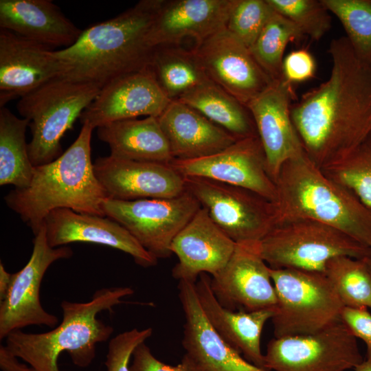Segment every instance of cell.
I'll use <instances>...</instances> for the list:
<instances>
[{"label": "cell", "mask_w": 371, "mask_h": 371, "mask_svg": "<svg viewBox=\"0 0 371 371\" xmlns=\"http://www.w3.org/2000/svg\"><path fill=\"white\" fill-rule=\"evenodd\" d=\"M327 80L291 105V117L308 157L322 168L353 150L371 133V65L346 36L333 39Z\"/></svg>", "instance_id": "1"}, {"label": "cell", "mask_w": 371, "mask_h": 371, "mask_svg": "<svg viewBox=\"0 0 371 371\" xmlns=\"http://www.w3.org/2000/svg\"><path fill=\"white\" fill-rule=\"evenodd\" d=\"M159 0H142L116 16L82 30L69 47L54 50L61 76L101 88L114 78L148 67V35Z\"/></svg>", "instance_id": "2"}, {"label": "cell", "mask_w": 371, "mask_h": 371, "mask_svg": "<svg viewBox=\"0 0 371 371\" xmlns=\"http://www.w3.org/2000/svg\"><path fill=\"white\" fill-rule=\"evenodd\" d=\"M94 128L82 124L78 137L50 163L34 166L25 188H14L5 196L7 205L18 214L34 235L54 210L106 216L102 203L107 194L97 179L91 161V140Z\"/></svg>", "instance_id": "3"}, {"label": "cell", "mask_w": 371, "mask_h": 371, "mask_svg": "<svg viewBox=\"0 0 371 371\" xmlns=\"http://www.w3.org/2000/svg\"><path fill=\"white\" fill-rule=\"evenodd\" d=\"M275 183L278 224L314 220L371 247V209L347 188L326 176L306 153L286 161Z\"/></svg>", "instance_id": "4"}, {"label": "cell", "mask_w": 371, "mask_h": 371, "mask_svg": "<svg viewBox=\"0 0 371 371\" xmlns=\"http://www.w3.org/2000/svg\"><path fill=\"white\" fill-rule=\"evenodd\" d=\"M133 293L128 286L111 287L96 291L86 302L63 300V319L56 328L41 333L14 330L5 338V346L34 371H60L58 359L63 352L76 366L86 368L95 357L96 345L107 341L114 330L98 315L111 311Z\"/></svg>", "instance_id": "5"}, {"label": "cell", "mask_w": 371, "mask_h": 371, "mask_svg": "<svg viewBox=\"0 0 371 371\" xmlns=\"http://www.w3.org/2000/svg\"><path fill=\"white\" fill-rule=\"evenodd\" d=\"M101 87L62 76L55 78L19 99L16 109L30 121L28 153L34 166L52 162L63 153L60 140Z\"/></svg>", "instance_id": "6"}, {"label": "cell", "mask_w": 371, "mask_h": 371, "mask_svg": "<svg viewBox=\"0 0 371 371\" xmlns=\"http://www.w3.org/2000/svg\"><path fill=\"white\" fill-rule=\"evenodd\" d=\"M277 296L271 318L275 338L306 335L341 321L344 307L323 272L271 269Z\"/></svg>", "instance_id": "7"}, {"label": "cell", "mask_w": 371, "mask_h": 371, "mask_svg": "<svg viewBox=\"0 0 371 371\" xmlns=\"http://www.w3.org/2000/svg\"><path fill=\"white\" fill-rule=\"evenodd\" d=\"M260 254L271 269L324 271L332 258L346 256L363 259L368 247L342 231L311 219L277 224L260 242Z\"/></svg>", "instance_id": "8"}, {"label": "cell", "mask_w": 371, "mask_h": 371, "mask_svg": "<svg viewBox=\"0 0 371 371\" xmlns=\"http://www.w3.org/2000/svg\"><path fill=\"white\" fill-rule=\"evenodd\" d=\"M183 177L186 190L236 243L260 242L278 224L274 202L254 191L207 178Z\"/></svg>", "instance_id": "9"}, {"label": "cell", "mask_w": 371, "mask_h": 371, "mask_svg": "<svg viewBox=\"0 0 371 371\" xmlns=\"http://www.w3.org/2000/svg\"><path fill=\"white\" fill-rule=\"evenodd\" d=\"M201 207L186 190L171 199L106 198L102 203L105 216L124 227L157 260L172 254L170 246L174 238Z\"/></svg>", "instance_id": "10"}, {"label": "cell", "mask_w": 371, "mask_h": 371, "mask_svg": "<svg viewBox=\"0 0 371 371\" xmlns=\"http://www.w3.org/2000/svg\"><path fill=\"white\" fill-rule=\"evenodd\" d=\"M264 357L268 371H347L363 361L357 339L341 320L313 334L274 337Z\"/></svg>", "instance_id": "11"}, {"label": "cell", "mask_w": 371, "mask_h": 371, "mask_svg": "<svg viewBox=\"0 0 371 371\" xmlns=\"http://www.w3.org/2000/svg\"><path fill=\"white\" fill-rule=\"evenodd\" d=\"M33 250L27 264L12 273L10 289L0 302V339L12 332L31 325L54 327L57 317L47 312L40 300L43 276L55 261L69 258L72 254L67 246L52 247L43 225L34 235Z\"/></svg>", "instance_id": "12"}, {"label": "cell", "mask_w": 371, "mask_h": 371, "mask_svg": "<svg viewBox=\"0 0 371 371\" xmlns=\"http://www.w3.org/2000/svg\"><path fill=\"white\" fill-rule=\"evenodd\" d=\"M170 165L183 177H198L242 187L275 202L276 186L267 166L258 135L237 139L223 150L201 158Z\"/></svg>", "instance_id": "13"}, {"label": "cell", "mask_w": 371, "mask_h": 371, "mask_svg": "<svg viewBox=\"0 0 371 371\" xmlns=\"http://www.w3.org/2000/svg\"><path fill=\"white\" fill-rule=\"evenodd\" d=\"M192 49L209 79L246 106L273 82L226 27Z\"/></svg>", "instance_id": "14"}, {"label": "cell", "mask_w": 371, "mask_h": 371, "mask_svg": "<svg viewBox=\"0 0 371 371\" xmlns=\"http://www.w3.org/2000/svg\"><path fill=\"white\" fill-rule=\"evenodd\" d=\"M211 289L225 308L252 311L276 308L277 296L270 267L258 243H236L226 265L211 277Z\"/></svg>", "instance_id": "15"}, {"label": "cell", "mask_w": 371, "mask_h": 371, "mask_svg": "<svg viewBox=\"0 0 371 371\" xmlns=\"http://www.w3.org/2000/svg\"><path fill=\"white\" fill-rule=\"evenodd\" d=\"M172 100L146 67L117 77L103 86L79 119L93 128L140 116L158 117Z\"/></svg>", "instance_id": "16"}, {"label": "cell", "mask_w": 371, "mask_h": 371, "mask_svg": "<svg viewBox=\"0 0 371 371\" xmlns=\"http://www.w3.org/2000/svg\"><path fill=\"white\" fill-rule=\"evenodd\" d=\"M294 95L292 84L282 76L247 105L274 182L286 161L306 153L291 117Z\"/></svg>", "instance_id": "17"}, {"label": "cell", "mask_w": 371, "mask_h": 371, "mask_svg": "<svg viewBox=\"0 0 371 371\" xmlns=\"http://www.w3.org/2000/svg\"><path fill=\"white\" fill-rule=\"evenodd\" d=\"M93 166L107 198L122 201L171 199L186 192L184 177L170 164L109 155L98 158Z\"/></svg>", "instance_id": "18"}, {"label": "cell", "mask_w": 371, "mask_h": 371, "mask_svg": "<svg viewBox=\"0 0 371 371\" xmlns=\"http://www.w3.org/2000/svg\"><path fill=\"white\" fill-rule=\"evenodd\" d=\"M53 51L0 29V107L61 76Z\"/></svg>", "instance_id": "19"}, {"label": "cell", "mask_w": 371, "mask_h": 371, "mask_svg": "<svg viewBox=\"0 0 371 371\" xmlns=\"http://www.w3.org/2000/svg\"><path fill=\"white\" fill-rule=\"evenodd\" d=\"M236 244L201 207L171 244L178 258L173 278L195 284L202 273L216 275L230 259Z\"/></svg>", "instance_id": "20"}, {"label": "cell", "mask_w": 371, "mask_h": 371, "mask_svg": "<svg viewBox=\"0 0 371 371\" xmlns=\"http://www.w3.org/2000/svg\"><path fill=\"white\" fill-rule=\"evenodd\" d=\"M233 0H159L148 41L152 48L179 45L186 37L196 44L226 27Z\"/></svg>", "instance_id": "21"}, {"label": "cell", "mask_w": 371, "mask_h": 371, "mask_svg": "<svg viewBox=\"0 0 371 371\" xmlns=\"http://www.w3.org/2000/svg\"><path fill=\"white\" fill-rule=\"evenodd\" d=\"M46 237L52 247L84 242L105 245L130 255L144 267L155 266L157 259L146 251L122 225L107 216L81 214L60 208L44 221Z\"/></svg>", "instance_id": "22"}, {"label": "cell", "mask_w": 371, "mask_h": 371, "mask_svg": "<svg viewBox=\"0 0 371 371\" xmlns=\"http://www.w3.org/2000/svg\"><path fill=\"white\" fill-rule=\"evenodd\" d=\"M194 283L179 281L184 313L183 347L205 371H268L247 361L211 326L198 300Z\"/></svg>", "instance_id": "23"}, {"label": "cell", "mask_w": 371, "mask_h": 371, "mask_svg": "<svg viewBox=\"0 0 371 371\" xmlns=\"http://www.w3.org/2000/svg\"><path fill=\"white\" fill-rule=\"evenodd\" d=\"M211 277L202 273L194 286L199 302L207 319L229 345L251 363L265 368L260 347L261 335L267 322L274 316L276 308L252 311L223 307L210 286Z\"/></svg>", "instance_id": "24"}, {"label": "cell", "mask_w": 371, "mask_h": 371, "mask_svg": "<svg viewBox=\"0 0 371 371\" xmlns=\"http://www.w3.org/2000/svg\"><path fill=\"white\" fill-rule=\"evenodd\" d=\"M157 119L175 159L207 157L238 139L198 111L177 100H172Z\"/></svg>", "instance_id": "25"}, {"label": "cell", "mask_w": 371, "mask_h": 371, "mask_svg": "<svg viewBox=\"0 0 371 371\" xmlns=\"http://www.w3.org/2000/svg\"><path fill=\"white\" fill-rule=\"evenodd\" d=\"M0 27L51 49L69 47L82 32L51 0H0Z\"/></svg>", "instance_id": "26"}, {"label": "cell", "mask_w": 371, "mask_h": 371, "mask_svg": "<svg viewBox=\"0 0 371 371\" xmlns=\"http://www.w3.org/2000/svg\"><path fill=\"white\" fill-rule=\"evenodd\" d=\"M97 129L99 139L109 145L110 155L115 157L161 164L173 159L157 117L123 120Z\"/></svg>", "instance_id": "27"}, {"label": "cell", "mask_w": 371, "mask_h": 371, "mask_svg": "<svg viewBox=\"0 0 371 371\" xmlns=\"http://www.w3.org/2000/svg\"><path fill=\"white\" fill-rule=\"evenodd\" d=\"M177 101L198 111L237 139L258 135L248 108L210 80Z\"/></svg>", "instance_id": "28"}, {"label": "cell", "mask_w": 371, "mask_h": 371, "mask_svg": "<svg viewBox=\"0 0 371 371\" xmlns=\"http://www.w3.org/2000/svg\"><path fill=\"white\" fill-rule=\"evenodd\" d=\"M148 67L172 101L210 80L193 49L178 45L153 48Z\"/></svg>", "instance_id": "29"}, {"label": "cell", "mask_w": 371, "mask_h": 371, "mask_svg": "<svg viewBox=\"0 0 371 371\" xmlns=\"http://www.w3.org/2000/svg\"><path fill=\"white\" fill-rule=\"evenodd\" d=\"M30 121L19 118L8 108L0 107V185L16 188L27 186L33 176L26 142Z\"/></svg>", "instance_id": "30"}, {"label": "cell", "mask_w": 371, "mask_h": 371, "mask_svg": "<svg viewBox=\"0 0 371 371\" xmlns=\"http://www.w3.org/2000/svg\"><path fill=\"white\" fill-rule=\"evenodd\" d=\"M324 273L344 306L371 308V273L366 258L335 257Z\"/></svg>", "instance_id": "31"}, {"label": "cell", "mask_w": 371, "mask_h": 371, "mask_svg": "<svg viewBox=\"0 0 371 371\" xmlns=\"http://www.w3.org/2000/svg\"><path fill=\"white\" fill-rule=\"evenodd\" d=\"M304 36L294 23L275 11L249 49L263 71L276 81L282 77L286 45Z\"/></svg>", "instance_id": "32"}, {"label": "cell", "mask_w": 371, "mask_h": 371, "mask_svg": "<svg viewBox=\"0 0 371 371\" xmlns=\"http://www.w3.org/2000/svg\"><path fill=\"white\" fill-rule=\"evenodd\" d=\"M321 169L371 209V133L348 155Z\"/></svg>", "instance_id": "33"}, {"label": "cell", "mask_w": 371, "mask_h": 371, "mask_svg": "<svg viewBox=\"0 0 371 371\" xmlns=\"http://www.w3.org/2000/svg\"><path fill=\"white\" fill-rule=\"evenodd\" d=\"M341 22L357 56L371 65V0H321Z\"/></svg>", "instance_id": "34"}, {"label": "cell", "mask_w": 371, "mask_h": 371, "mask_svg": "<svg viewBox=\"0 0 371 371\" xmlns=\"http://www.w3.org/2000/svg\"><path fill=\"white\" fill-rule=\"evenodd\" d=\"M278 14L312 40H320L331 26L330 12L321 0H267Z\"/></svg>", "instance_id": "35"}, {"label": "cell", "mask_w": 371, "mask_h": 371, "mask_svg": "<svg viewBox=\"0 0 371 371\" xmlns=\"http://www.w3.org/2000/svg\"><path fill=\"white\" fill-rule=\"evenodd\" d=\"M274 12L267 0H233L226 29L250 48Z\"/></svg>", "instance_id": "36"}, {"label": "cell", "mask_w": 371, "mask_h": 371, "mask_svg": "<svg viewBox=\"0 0 371 371\" xmlns=\"http://www.w3.org/2000/svg\"><path fill=\"white\" fill-rule=\"evenodd\" d=\"M153 329L133 328L121 333L111 339L104 362L106 371H130V359L135 348L146 341Z\"/></svg>", "instance_id": "37"}, {"label": "cell", "mask_w": 371, "mask_h": 371, "mask_svg": "<svg viewBox=\"0 0 371 371\" xmlns=\"http://www.w3.org/2000/svg\"><path fill=\"white\" fill-rule=\"evenodd\" d=\"M130 371H205L187 353L177 366H170L157 359L145 342L138 345L133 352Z\"/></svg>", "instance_id": "38"}, {"label": "cell", "mask_w": 371, "mask_h": 371, "mask_svg": "<svg viewBox=\"0 0 371 371\" xmlns=\"http://www.w3.org/2000/svg\"><path fill=\"white\" fill-rule=\"evenodd\" d=\"M315 69L313 56L304 49L293 50L283 59L282 76L291 84L313 78Z\"/></svg>", "instance_id": "39"}, {"label": "cell", "mask_w": 371, "mask_h": 371, "mask_svg": "<svg viewBox=\"0 0 371 371\" xmlns=\"http://www.w3.org/2000/svg\"><path fill=\"white\" fill-rule=\"evenodd\" d=\"M341 320L357 339L363 341L366 359L371 361V313L368 308L344 306Z\"/></svg>", "instance_id": "40"}, {"label": "cell", "mask_w": 371, "mask_h": 371, "mask_svg": "<svg viewBox=\"0 0 371 371\" xmlns=\"http://www.w3.org/2000/svg\"><path fill=\"white\" fill-rule=\"evenodd\" d=\"M0 368L2 371H34L30 366L20 363L17 357L3 345L0 346Z\"/></svg>", "instance_id": "41"}, {"label": "cell", "mask_w": 371, "mask_h": 371, "mask_svg": "<svg viewBox=\"0 0 371 371\" xmlns=\"http://www.w3.org/2000/svg\"><path fill=\"white\" fill-rule=\"evenodd\" d=\"M12 273H8L3 263L0 262V302L2 301L7 295L12 282Z\"/></svg>", "instance_id": "42"}, {"label": "cell", "mask_w": 371, "mask_h": 371, "mask_svg": "<svg viewBox=\"0 0 371 371\" xmlns=\"http://www.w3.org/2000/svg\"><path fill=\"white\" fill-rule=\"evenodd\" d=\"M355 371H371V361L363 360L361 363L357 365L355 368Z\"/></svg>", "instance_id": "43"}, {"label": "cell", "mask_w": 371, "mask_h": 371, "mask_svg": "<svg viewBox=\"0 0 371 371\" xmlns=\"http://www.w3.org/2000/svg\"><path fill=\"white\" fill-rule=\"evenodd\" d=\"M366 259L371 273V247L369 255L366 258Z\"/></svg>", "instance_id": "44"}]
</instances>
